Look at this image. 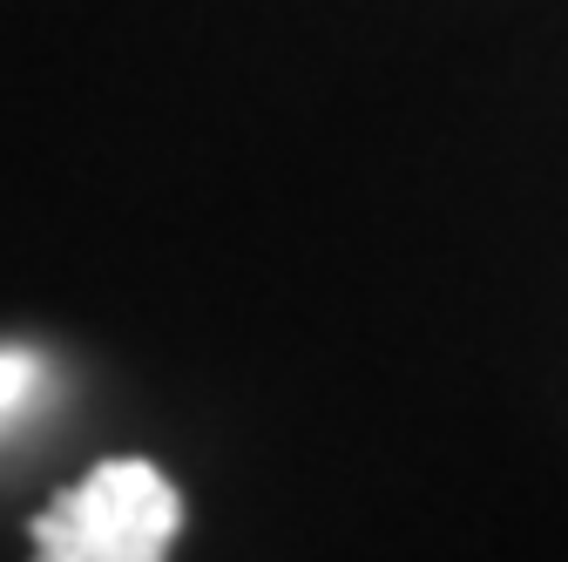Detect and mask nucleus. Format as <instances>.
Wrapping results in <instances>:
<instances>
[{
	"label": "nucleus",
	"mask_w": 568,
	"mask_h": 562,
	"mask_svg": "<svg viewBox=\"0 0 568 562\" xmlns=\"http://www.w3.org/2000/svg\"><path fill=\"white\" fill-rule=\"evenodd\" d=\"M183 529V495L150 461H102L34 515V555L48 562H156Z\"/></svg>",
	"instance_id": "nucleus-1"
},
{
	"label": "nucleus",
	"mask_w": 568,
	"mask_h": 562,
	"mask_svg": "<svg viewBox=\"0 0 568 562\" xmlns=\"http://www.w3.org/2000/svg\"><path fill=\"white\" fill-rule=\"evenodd\" d=\"M41 387H48L41 353H28V345H0V434H14L21 420L34 413Z\"/></svg>",
	"instance_id": "nucleus-2"
}]
</instances>
